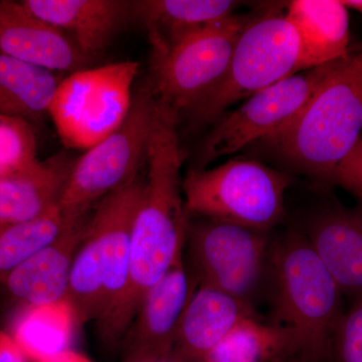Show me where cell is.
<instances>
[{
  "instance_id": "14",
  "label": "cell",
  "mask_w": 362,
  "mask_h": 362,
  "mask_svg": "<svg viewBox=\"0 0 362 362\" xmlns=\"http://www.w3.org/2000/svg\"><path fill=\"white\" fill-rule=\"evenodd\" d=\"M0 52L54 73L73 74L94 63L68 35L11 0H0Z\"/></svg>"
},
{
  "instance_id": "30",
  "label": "cell",
  "mask_w": 362,
  "mask_h": 362,
  "mask_svg": "<svg viewBox=\"0 0 362 362\" xmlns=\"http://www.w3.org/2000/svg\"><path fill=\"white\" fill-rule=\"evenodd\" d=\"M346 8L354 9L362 13V0H340Z\"/></svg>"
},
{
  "instance_id": "6",
  "label": "cell",
  "mask_w": 362,
  "mask_h": 362,
  "mask_svg": "<svg viewBox=\"0 0 362 362\" xmlns=\"http://www.w3.org/2000/svg\"><path fill=\"white\" fill-rule=\"evenodd\" d=\"M276 4L259 11L240 35L225 80L188 114L192 126L214 123L230 107L299 73L300 44L294 26Z\"/></svg>"
},
{
  "instance_id": "24",
  "label": "cell",
  "mask_w": 362,
  "mask_h": 362,
  "mask_svg": "<svg viewBox=\"0 0 362 362\" xmlns=\"http://www.w3.org/2000/svg\"><path fill=\"white\" fill-rule=\"evenodd\" d=\"M76 216L58 206L33 220L0 226V285L11 272L51 244Z\"/></svg>"
},
{
  "instance_id": "9",
  "label": "cell",
  "mask_w": 362,
  "mask_h": 362,
  "mask_svg": "<svg viewBox=\"0 0 362 362\" xmlns=\"http://www.w3.org/2000/svg\"><path fill=\"white\" fill-rule=\"evenodd\" d=\"M270 232L202 218L188 225L187 240L194 275L255 307L268 286Z\"/></svg>"
},
{
  "instance_id": "22",
  "label": "cell",
  "mask_w": 362,
  "mask_h": 362,
  "mask_svg": "<svg viewBox=\"0 0 362 362\" xmlns=\"http://www.w3.org/2000/svg\"><path fill=\"white\" fill-rule=\"evenodd\" d=\"M62 80L54 71L0 52V113L30 124L42 122L49 117Z\"/></svg>"
},
{
  "instance_id": "8",
  "label": "cell",
  "mask_w": 362,
  "mask_h": 362,
  "mask_svg": "<svg viewBox=\"0 0 362 362\" xmlns=\"http://www.w3.org/2000/svg\"><path fill=\"white\" fill-rule=\"evenodd\" d=\"M137 62L75 71L64 78L49 109L66 148L90 149L123 123L132 104Z\"/></svg>"
},
{
  "instance_id": "1",
  "label": "cell",
  "mask_w": 362,
  "mask_h": 362,
  "mask_svg": "<svg viewBox=\"0 0 362 362\" xmlns=\"http://www.w3.org/2000/svg\"><path fill=\"white\" fill-rule=\"evenodd\" d=\"M175 112L156 101L147 156L146 177L131 230L130 289L123 334L143 298L183 256L188 214L183 199V152Z\"/></svg>"
},
{
  "instance_id": "12",
  "label": "cell",
  "mask_w": 362,
  "mask_h": 362,
  "mask_svg": "<svg viewBox=\"0 0 362 362\" xmlns=\"http://www.w3.org/2000/svg\"><path fill=\"white\" fill-rule=\"evenodd\" d=\"M197 286L181 257L143 298L123 337V362H170L181 317Z\"/></svg>"
},
{
  "instance_id": "15",
  "label": "cell",
  "mask_w": 362,
  "mask_h": 362,
  "mask_svg": "<svg viewBox=\"0 0 362 362\" xmlns=\"http://www.w3.org/2000/svg\"><path fill=\"white\" fill-rule=\"evenodd\" d=\"M23 6L68 35L95 62L133 20L127 0H23Z\"/></svg>"
},
{
  "instance_id": "10",
  "label": "cell",
  "mask_w": 362,
  "mask_h": 362,
  "mask_svg": "<svg viewBox=\"0 0 362 362\" xmlns=\"http://www.w3.org/2000/svg\"><path fill=\"white\" fill-rule=\"evenodd\" d=\"M341 61L299 71L250 97L235 110L223 114L202 143L197 168L204 169L216 159L235 153L289 126Z\"/></svg>"
},
{
  "instance_id": "29",
  "label": "cell",
  "mask_w": 362,
  "mask_h": 362,
  "mask_svg": "<svg viewBox=\"0 0 362 362\" xmlns=\"http://www.w3.org/2000/svg\"><path fill=\"white\" fill-rule=\"evenodd\" d=\"M40 362H93L90 358L74 349L66 350L57 356Z\"/></svg>"
},
{
  "instance_id": "20",
  "label": "cell",
  "mask_w": 362,
  "mask_h": 362,
  "mask_svg": "<svg viewBox=\"0 0 362 362\" xmlns=\"http://www.w3.org/2000/svg\"><path fill=\"white\" fill-rule=\"evenodd\" d=\"M240 6L233 0H137L132 16L144 26L151 47H160L220 25Z\"/></svg>"
},
{
  "instance_id": "18",
  "label": "cell",
  "mask_w": 362,
  "mask_h": 362,
  "mask_svg": "<svg viewBox=\"0 0 362 362\" xmlns=\"http://www.w3.org/2000/svg\"><path fill=\"white\" fill-rule=\"evenodd\" d=\"M76 159L59 152L0 177V226L39 218L59 206Z\"/></svg>"
},
{
  "instance_id": "16",
  "label": "cell",
  "mask_w": 362,
  "mask_h": 362,
  "mask_svg": "<svg viewBox=\"0 0 362 362\" xmlns=\"http://www.w3.org/2000/svg\"><path fill=\"white\" fill-rule=\"evenodd\" d=\"M92 211L74 218L51 244L7 276L0 287L11 299L21 306L65 299L74 259Z\"/></svg>"
},
{
  "instance_id": "25",
  "label": "cell",
  "mask_w": 362,
  "mask_h": 362,
  "mask_svg": "<svg viewBox=\"0 0 362 362\" xmlns=\"http://www.w3.org/2000/svg\"><path fill=\"white\" fill-rule=\"evenodd\" d=\"M32 124L0 113V177L37 160Z\"/></svg>"
},
{
  "instance_id": "26",
  "label": "cell",
  "mask_w": 362,
  "mask_h": 362,
  "mask_svg": "<svg viewBox=\"0 0 362 362\" xmlns=\"http://www.w3.org/2000/svg\"><path fill=\"white\" fill-rule=\"evenodd\" d=\"M330 357L334 362H362V296L343 312L333 333Z\"/></svg>"
},
{
  "instance_id": "2",
  "label": "cell",
  "mask_w": 362,
  "mask_h": 362,
  "mask_svg": "<svg viewBox=\"0 0 362 362\" xmlns=\"http://www.w3.org/2000/svg\"><path fill=\"white\" fill-rule=\"evenodd\" d=\"M272 323L291 335L298 362H323L342 311L341 290L297 228L272 240Z\"/></svg>"
},
{
  "instance_id": "4",
  "label": "cell",
  "mask_w": 362,
  "mask_h": 362,
  "mask_svg": "<svg viewBox=\"0 0 362 362\" xmlns=\"http://www.w3.org/2000/svg\"><path fill=\"white\" fill-rule=\"evenodd\" d=\"M287 173L252 159L190 169L182 180L187 214L271 232L285 216Z\"/></svg>"
},
{
  "instance_id": "3",
  "label": "cell",
  "mask_w": 362,
  "mask_h": 362,
  "mask_svg": "<svg viewBox=\"0 0 362 362\" xmlns=\"http://www.w3.org/2000/svg\"><path fill=\"white\" fill-rule=\"evenodd\" d=\"M362 130V45L326 78L289 126L262 140L290 168L332 183Z\"/></svg>"
},
{
  "instance_id": "21",
  "label": "cell",
  "mask_w": 362,
  "mask_h": 362,
  "mask_svg": "<svg viewBox=\"0 0 362 362\" xmlns=\"http://www.w3.org/2000/svg\"><path fill=\"white\" fill-rule=\"evenodd\" d=\"M78 324L75 309L65 298L21 306L8 333L28 361L40 362L71 349Z\"/></svg>"
},
{
  "instance_id": "31",
  "label": "cell",
  "mask_w": 362,
  "mask_h": 362,
  "mask_svg": "<svg viewBox=\"0 0 362 362\" xmlns=\"http://www.w3.org/2000/svg\"><path fill=\"white\" fill-rule=\"evenodd\" d=\"M282 362H297V361H282Z\"/></svg>"
},
{
  "instance_id": "17",
  "label": "cell",
  "mask_w": 362,
  "mask_h": 362,
  "mask_svg": "<svg viewBox=\"0 0 362 362\" xmlns=\"http://www.w3.org/2000/svg\"><path fill=\"white\" fill-rule=\"evenodd\" d=\"M252 316L258 315L251 304L199 284L181 317L171 359L204 362L240 321Z\"/></svg>"
},
{
  "instance_id": "23",
  "label": "cell",
  "mask_w": 362,
  "mask_h": 362,
  "mask_svg": "<svg viewBox=\"0 0 362 362\" xmlns=\"http://www.w3.org/2000/svg\"><path fill=\"white\" fill-rule=\"evenodd\" d=\"M297 361L294 343L287 330L247 317L207 356L204 362ZM298 362V361H297Z\"/></svg>"
},
{
  "instance_id": "27",
  "label": "cell",
  "mask_w": 362,
  "mask_h": 362,
  "mask_svg": "<svg viewBox=\"0 0 362 362\" xmlns=\"http://www.w3.org/2000/svg\"><path fill=\"white\" fill-rule=\"evenodd\" d=\"M332 183L362 199V137L337 166Z\"/></svg>"
},
{
  "instance_id": "13",
  "label": "cell",
  "mask_w": 362,
  "mask_h": 362,
  "mask_svg": "<svg viewBox=\"0 0 362 362\" xmlns=\"http://www.w3.org/2000/svg\"><path fill=\"white\" fill-rule=\"evenodd\" d=\"M298 230L329 271L343 296H362V206L327 204L312 211Z\"/></svg>"
},
{
  "instance_id": "11",
  "label": "cell",
  "mask_w": 362,
  "mask_h": 362,
  "mask_svg": "<svg viewBox=\"0 0 362 362\" xmlns=\"http://www.w3.org/2000/svg\"><path fill=\"white\" fill-rule=\"evenodd\" d=\"M145 177L105 197L93 209L90 225L101 244L103 309L99 323L105 343L122 341V316L130 289L131 230L141 201Z\"/></svg>"
},
{
  "instance_id": "19",
  "label": "cell",
  "mask_w": 362,
  "mask_h": 362,
  "mask_svg": "<svg viewBox=\"0 0 362 362\" xmlns=\"http://www.w3.org/2000/svg\"><path fill=\"white\" fill-rule=\"evenodd\" d=\"M286 18L300 44V71L347 58L349 14L340 0H294Z\"/></svg>"
},
{
  "instance_id": "7",
  "label": "cell",
  "mask_w": 362,
  "mask_h": 362,
  "mask_svg": "<svg viewBox=\"0 0 362 362\" xmlns=\"http://www.w3.org/2000/svg\"><path fill=\"white\" fill-rule=\"evenodd\" d=\"M156 107L148 86L140 88L123 123L76 159L59 202L64 213L89 214L105 197L139 177L147 163Z\"/></svg>"
},
{
  "instance_id": "5",
  "label": "cell",
  "mask_w": 362,
  "mask_h": 362,
  "mask_svg": "<svg viewBox=\"0 0 362 362\" xmlns=\"http://www.w3.org/2000/svg\"><path fill=\"white\" fill-rule=\"evenodd\" d=\"M257 13L235 14L220 25L152 47L148 88L178 119L188 115L220 87L245 28Z\"/></svg>"
},
{
  "instance_id": "28",
  "label": "cell",
  "mask_w": 362,
  "mask_h": 362,
  "mask_svg": "<svg viewBox=\"0 0 362 362\" xmlns=\"http://www.w3.org/2000/svg\"><path fill=\"white\" fill-rule=\"evenodd\" d=\"M0 362H28L13 338L0 329Z\"/></svg>"
}]
</instances>
